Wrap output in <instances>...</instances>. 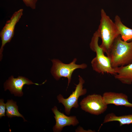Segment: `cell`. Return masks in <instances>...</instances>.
<instances>
[{"instance_id":"obj_6","label":"cell","mask_w":132,"mask_h":132,"mask_svg":"<svg viewBox=\"0 0 132 132\" xmlns=\"http://www.w3.org/2000/svg\"><path fill=\"white\" fill-rule=\"evenodd\" d=\"M23 11L22 9H21L15 12L10 19L7 21L0 32V36L1 40V45L0 49V61L2 57L3 47L6 43L10 42L13 37L15 25L23 15Z\"/></svg>"},{"instance_id":"obj_4","label":"cell","mask_w":132,"mask_h":132,"mask_svg":"<svg viewBox=\"0 0 132 132\" xmlns=\"http://www.w3.org/2000/svg\"><path fill=\"white\" fill-rule=\"evenodd\" d=\"M77 60V59L75 58L69 64H65L57 59H53L51 60L53 65L51 72L52 75L56 80H59L62 77L67 78L68 79L67 87L68 86L74 71L78 68L84 69L87 66L85 64H76Z\"/></svg>"},{"instance_id":"obj_9","label":"cell","mask_w":132,"mask_h":132,"mask_svg":"<svg viewBox=\"0 0 132 132\" xmlns=\"http://www.w3.org/2000/svg\"><path fill=\"white\" fill-rule=\"evenodd\" d=\"M52 110L55 115L54 118L56 121L55 124L53 128L54 132H60L65 126H76L79 123L76 116H66L59 111L56 106L52 109Z\"/></svg>"},{"instance_id":"obj_8","label":"cell","mask_w":132,"mask_h":132,"mask_svg":"<svg viewBox=\"0 0 132 132\" xmlns=\"http://www.w3.org/2000/svg\"><path fill=\"white\" fill-rule=\"evenodd\" d=\"M34 84L40 85L32 82L25 77L19 76L17 78H14L12 76L10 77L4 84L5 91L8 89L12 94L15 96L21 97L23 95L22 89L25 85Z\"/></svg>"},{"instance_id":"obj_2","label":"cell","mask_w":132,"mask_h":132,"mask_svg":"<svg viewBox=\"0 0 132 132\" xmlns=\"http://www.w3.org/2000/svg\"><path fill=\"white\" fill-rule=\"evenodd\" d=\"M101 17L97 31L102 41L99 46L107 56L115 39L120 34L114 22L103 9L101 10Z\"/></svg>"},{"instance_id":"obj_16","label":"cell","mask_w":132,"mask_h":132,"mask_svg":"<svg viewBox=\"0 0 132 132\" xmlns=\"http://www.w3.org/2000/svg\"><path fill=\"white\" fill-rule=\"evenodd\" d=\"M6 104L4 103L3 99H0V117L1 118L3 116H5Z\"/></svg>"},{"instance_id":"obj_10","label":"cell","mask_w":132,"mask_h":132,"mask_svg":"<svg viewBox=\"0 0 132 132\" xmlns=\"http://www.w3.org/2000/svg\"><path fill=\"white\" fill-rule=\"evenodd\" d=\"M102 96L104 102L107 105L113 104L116 106L132 108V103L129 102L127 96L124 93L107 92H104Z\"/></svg>"},{"instance_id":"obj_14","label":"cell","mask_w":132,"mask_h":132,"mask_svg":"<svg viewBox=\"0 0 132 132\" xmlns=\"http://www.w3.org/2000/svg\"><path fill=\"white\" fill-rule=\"evenodd\" d=\"M6 105V115L8 117H21L23 118L24 121H26L23 116L19 112L16 102L13 101L12 99L8 100H7Z\"/></svg>"},{"instance_id":"obj_7","label":"cell","mask_w":132,"mask_h":132,"mask_svg":"<svg viewBox=\"0 0 132 132\" xmlns=\"http://www.w3.org/2000/svg\"><path fill=\"white\" fill-rule=\"evenodd\" d=\"M79 82L76 86L74 91H73L69 96L66 99H64L63 96L59 94L57 98L59 103H62L65 108V111L67 115L70 114V110L73 107L77 108L79 106L78 100L79 96L85 94L87 90L83 89V85L85 81L82 77L79 76Z\"/></svg>"},{"instance_id":"obj_5","label":"cell","mask_w":132,"mask_h":132,"mask_svg":"<svg viewBox=\"0 0 132 132\" xmlns=\"http://www.w3.org/2000/svg\"><path fill=\"white\" fill-rule=\"evenodd\" d=\"M81 108L91 114L99 115L104 112L108 106L104 102L102 96L93 94L84 98L80 103Z\"/></svg>"},{"instance_id":"obj_15","label":"cell","mask_w":132,"mask_h":132,"mask_svg":"<svg viewBox=\"0 0 132 132\" xmlns=\"http://www.w3.org/2000/svg\"><path fill=\"white\" fill-rule=\"evenodd\" d=\"M26 5L34 9L36 8V4L37 0H22Z\"/></svg>"},{"instance_id":"obj_11","label":"cell","mask_w":132,"mask_h":132,"mask_svg":"<svg viewBox=\"0 0 132 132\" xmlns=\"http://www.w3.org/2000/svg\"><path fill=\"white\" fill-rule=\"evenodd\" d=\"M114 69L116 73L114 76L115 79L123 84L129 85L132 84V63Z\"/></svg>"},{"instance_id":"obj_1","label":"cell","mask_w":132,"mask_h":132,"mask_svg":"<svg viewBox=\"0 0 132 132\" xmlns=\"http://www.w3.org/2000/svg\"><path fill=\"white\" fill-rule=\"evenodd\" d=\"M113 68L132 63V40L130 42L123 40L120 35L115 39L107 56Z\"/></svg>"},{"instance_id":"obj_3","label":"cell","mask_w":132,"mask_h":132,"mask_svg":"<svg viewBox=\"0 0 132 132\" xmlns=\"http://www.w3.org/2000/svg\"><path fill=\"white\" fill-rule=\"evenodd\" d=\"M99 38L97 31L94 34L90 44L91 49L96 53L95 57L91 62L93 69L99 73L104 74L106 73L114 76L116 73L111 66L110 58L105 55L103 49L99 45Z\"/></svg>"},{"instance_id":"obj_13","label":"cell","mask_w":132,"mask_h":132,"mask_svg":"<svg viewBox=\"0 0 132 132\" xmlns=\"http://www.w3.org/2000/svg\"><path fill=\"white\" fill-rule=\"evenodd\" d=\"M112 121H118L120 126L132 124V114L117 116L113 113H109L105 116L103 123Z\"/></svg>"},{"instance_id":"obj_12","label":"cell","mask_w":132,"mask_h":132,"mask_svg":"<svg viewBox=\"0 0 132 132\" xmlns=\"http://www.w3.org/2000/svg\"><path fill=\"white\" fill-rule=\"evenodd\" d=\"M114 22L123 40L127 42L132 40V29L124 25L118 15L115 16Z\"/></svg>"}]
</instances>
